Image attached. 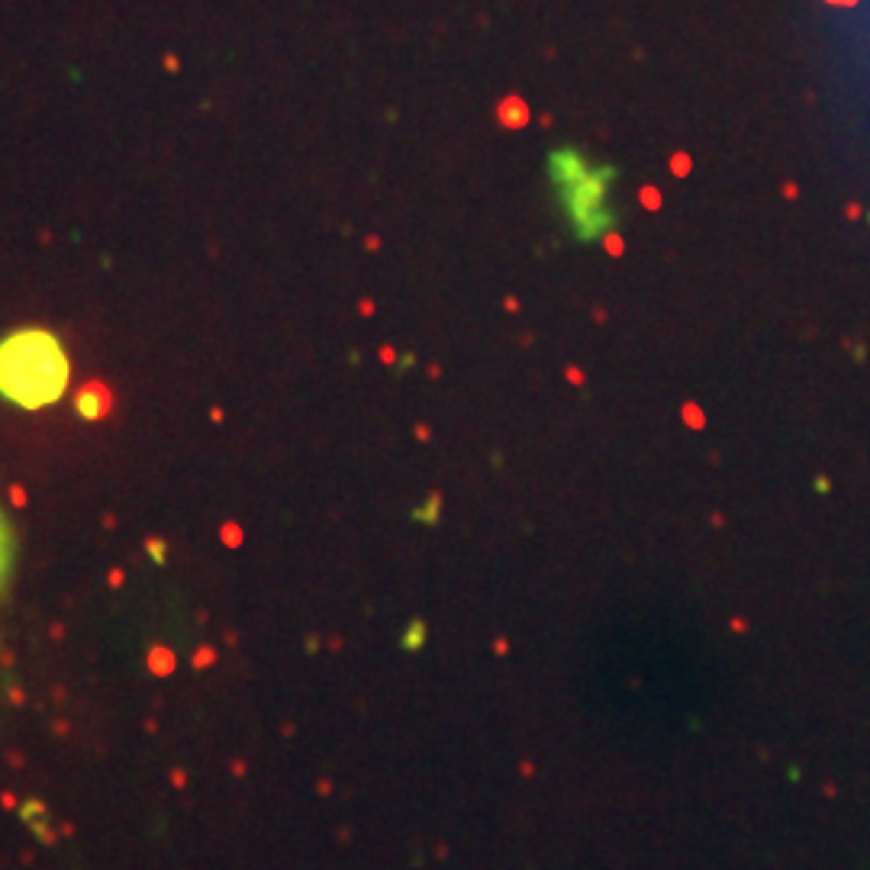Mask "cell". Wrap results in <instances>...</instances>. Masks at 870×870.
<instances>
[{"label":"cell","mask_w":870,"mask_h":870,"mask_svg":"<svg viewBox=\"0 0 870 870\" xmlns=\"http://www.w3.org/2000/svg\"><path fill=\"white\" fill-rule=\"evenodd\" d=\"M68 387V358L43 329L13 332L0 342V397L23 410L55 403Z\"/></svg>","instance_id":"1"}]
</instances>
